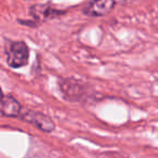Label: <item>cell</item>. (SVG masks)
<instances>
[{"mask_svg":"<svg viewBox=\"0 0 158 158\" xmlns=\"http://www.w3.org/2000/svg\"><path fill=\"white\" fill-rule=\"evenodd\" d=\"M5 51L10 67L21 68L28 63L29 49L24 41H7Z\"/></svg>","mask_w":158,"mask_h":158,"instance_id":"cell-1","label":"cell"},{"mask_svg":"<svg viewBox=\"0 0 158 158\" xmlns=\"http://www.w3.org/2000/svg\"><path fill=\"white\" fill-rule=\"evenodd\" d=\"M19 117L23 121L31 123V126L39 129L40 131L46 132V133H50V132H52L55 129V125L52 119L48 115L44 114V113L37 112V110H23V112H21Z\"/></svg>","mask_w":158,"mask_h":158,"instance_id":"cell-2","label":"cell"},{"mask_svg":"<svg viewBox=\"0 0 158 158\" xmlns=\"http://www.w3.org/2000/svg\"><path fill=\"white\" fill-rule=\"evenodd\" d=\"M117 0H91L90 2L85 7L84 14L92 18L107 15L114 10Z\"/></svg>","mask_w":158,"mask_h":158,"instance_id":"cell-4","label":"cell"},{"mask_svg":"<svg viewBox=\"0 0 158 158\" xmlns=\"http://www.w3.org/2000/svg\"><path fill=\"white\" fill-rule=\"evenodd\" d=\"M29 13L35 19L36 22L41 23L44 21L59 18L62 14L65 13V11L57 10L48 5H35V6H31V10H29Z\"/></svg>","mask_w":158,"mask_h":158,"instance_id":"cell-5","label":"cell"},{"mask_svg":"<svg viewBox=\"0 0 158 158\" xmlns=\"http://www.w3.org/2000/svg\"><path fill=\"white\" fill-rule=\"evenodd\" d=\"M22 112V105L12 95H6L0 101V115L5 117L18 118Z\"/></svg>","mask_w":158,"mask_h":158,"instance_id":"cell-6","label":"cell"},{"mask_svg":"<svg viewBox=\"0 0 158 158\" xmlns=\"http://www.w3.org/2000/svg\"><path fill=\"white\" fill-rule=\"evenodd\" d=\"M59 85L61 92L68 101H79L87 94L85 87L75 79H62Z\"/></svg>","mask_w":158,"mask_h":158,"instance_id":"cell-3","label":"cell"},{"mask_svg":"<svg viewBox=\"0 0 158 158\" xmlns=\"http://www.w3.org/2000/svg\"><path fill=\"white\" fill-rule=\"evenodd\" d=\"M3 97H5V94H3V92H2V90H1V88H0V101L3 99Z\"/></svg>","mask_w":158,"mask_h":158,"instance_id":"cell-7","label":"cell"}]
</instances>
